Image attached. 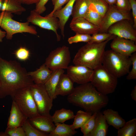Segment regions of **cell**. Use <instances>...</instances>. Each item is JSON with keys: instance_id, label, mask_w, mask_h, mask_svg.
Here are the masks:
<instances>
[{"instance_id": "1", "label": "cell", "mask_w": 136, "mask_h": 136, "mask_svg": "<svg viewBox=\"0 0 136 136\" xmlns=\"http://www.w3.org/2000/svg\"><path fill=\"white\" fill-rule=\"evenodd\" d=\"M0 98L10 96L34 83L26 69L15 60L7 61L0 56Z\"/></svg>"}, {"instance_id": "2", "label": "cell", "mask_w": 136, "mask_h": 136, "mask_svg": "<svg viewBox=\"0 0 136 136\" xmlns=\"http://www.w3.org/2000/svg\"><path fill=\"white\" fill-rule=\"evenodd\" d=\"M67 100L70 103L92 113L99 111L109 101L107 95L98 92L90 82L74 88L68 95Z\"/></svg>"}, {"instance_id": "3", "label": "cell", "mask_w": 136, "mask_h": 136, "mask_svg": "<svg viewBox=\"0 0 136 136\" xmlns=\"http://www.w3.org/2000/svg\"><path fill=\"white\" fill-rule=\"evenodd\" d=\"M116 36L114 35L100 43H87L81 47L73 60L75 65L84 66L93 70L102 64V57L108 43Z\"/></svg>"}, {"instance_id": "4", "label": "cell", "mask_w": 136, "mask_h": 136, "mask_svg": "<svg viewBox=\"0 0 136 136\" xmlns=\"http://www.w3.org/2000/svg\"><path fill=\"white\" fill-rule=\"evenodd\" d=\"M102 64L118 78L128 74L131 65V62L130 57L124 56L111 49L104 51Z\"/></svg>"}, {"instance_id": "5", "label": "cell", "mask_w": 136, "mask_h": 136, "mask_svg": "<svg viewBox=\"0 0 136 136\" xmlns=\"http://www.w3.org/2000/svg\"><path fill=\"white\" fill-rule=\"evenodd\" d=\"M117 79L101 64L93 70L90 82L98 92L107 95L115 91Z\"/></svg>"}, {"instance_id": "6", "label": "cell", "mask_w": 136, "mask_h": 136, "mask_svg": "<svg viewBox=\"0 0 136 136\" xmlns=\"http://www.w3.org/2000/svg\"><path fill=\"white\" fill-rule=\"evenodd\" d=\"M12 15V14L7 11H2L0 14V27L6 32V37L7 39H11L13 35L18 33L37 34L35 26L29 25V23L27 21L21 22L14 20Z\"/></svg>"}, {"instance_id": "7", "label": "cell", "mask_w": 136, "mask_h": 136, "mask_svg": "<svg viewBox=\"0 0 136 136\" xmlns=\"http://www.w3.org/2000/svg\"><path fill=\"white\" fill-rule=\"evenodd\" d=\"M30 87L23 88L17 91L12 98L27 117L31 118L40 115L31 93Z\"/></svg>"}, {"instance_id": "8", "label": "cell", "mask_w": 136, "mask_h": 136, "mask_svg": "<svg viewBox=\"0 0 136 136\" xmlns=\"http://www.w3.org/2000/svg\"><path fill=\"white\" fill-rule=\"evenodd\" d=\"M30 87L39 114L50 117V112L53 106V100L46 90L44 84L34 83Z\"/></svg>"}, {"instance_id": "9", "label": "cell", "mask_w": 136, "mask_h": 136, "mask_svg": "<svg viewBox=\"0 0 136 136\" xmlns=\"http://www.w3.org/2000/svg\"><path fill=\"white\" fill-rule=\"evenodd\" d=\"M71 60L70 51L67 46L64 45L52 51L44 63L51 70L66 69Z\"/></svg>"}, {"instance_id": "10", "label": "cell", "mask_w": 136, "mask_h": 136, "mask_svg": "<svg viewBox=\"0 0 136 136\" xmlns=\"http://www.w3.org/2000/svg\"><path fill=\"white\" fill-rule=\"evenodd\" d=\"M27 20L29 23L41 28L53 31L56 35L57 41L60 40V36L57 32V30L59 28V21L57 18L53 16L48 15L43 17L35 9L31 11Z\"/></svg>"}, {"instance_id": "11", "label": "cell", "mask_w": 136, "mask_h": 136, "mask_svg": "<svg viewBox=\"0 0 136 136\" xmlns=\"http://www.w3.org/2000/svg\"><path fill=\"white\" fill-rule=\"evenodd\" d=\"M128 19L131 20L130 12H123L118 9L115 5H109L108 9L103 17L100 27V32H107L112 25L120 20Z\"/></svg>"}, {"instance_id": "12", "label": "cell", "mask_w": 136, "mask_h": 136, "mask_svg": "<svg viewBox=\"0 0 136 136\" xmlns=\"http://www.w3.org/2000/svg\"><path fill=\"white\" fill-rule=\"evenodd\" d=\"M130 20L124 19L111 25L107 32L116 36L136 42V30Z\"/></svg>"}, {"instance_id": "13", "label": "cell", "mask_w": 136, "mask_h": 136, "mask_svg": "<svg viewBox=\"0 0 136 136\" xmlns=\"http://www.w3.org/2000/svg\"><path fill=\"white\" fill-rule=\"evenodd\" d=\"M67 74L74 83L80 85L90 82L93 70L80 65L69 66Z\"/></svg>"}, {"instance_id": "14", "label": "cell", "mask_w": 136, "mask_h": 136, "mask_svg": "<svg viewBox=\"0 0 136 136\" xmlns=\"http://www.w3.org/2000/svg\"><path fill=\"white\" fill-rule=\"evenodd\" d=\"M113 40L110 44L111 48L119 54L129 57L136 52V45L134 41L117 36Z\"/></svg>"}, {"instance_id": "15", "label": "cell", "mask_w": 136, "mask_h": 136, "mask_svg": "<svg viewBox=\"0 0 136 136\" xmlns=\"http://www.w3.org/2000/svg\"><path fill=\"white\" fill-rule=\"evenodd\" d=\"M72 30L76 33L91 35L99 32L100 28L91 23L83 17L73 18L70 24Z\"/></svg>"}, {"instance_id": "16", "label": "cell", "mask_w": 136, "mask_h": 136, "mask_svg": "<svg viewBox=\"0 0 136 136\" xmlns=\"http://www.w3.org/2000/svg\"><path fill=\"white\" fill-rule=\"evenodd\" d=\"M28 119L16 103L13 100L7 127L12 128L22 126L24 122Z\"/></svg>"}, {"instance_id": "17", "label": "cell", "mask_w": 136, "mask_h": 136, "mask_svg": "<svg viewBox=\"0 0 136 136\" xmlns=\"http://www.w3.org/2000/svg\"><path fill=\"white\" fill-rule=\"evenodd\" d=\"M51 116L39 115L35 117L28 119L30 124L39 131L49 134L55 129V126Z\"/></svg>"}, {"instance_id": "18", "label": "cell", "mask_w": 136, "mask_h": 136, "mask_svg": "<svg viewBox=\"0 0 136 136\" xmlns=\"http://www.w3.org/2000/svg\"><path fill=\"white\" fill-rule=\"evenodd\" d=\"M76 0H70L66 5L61 9L56 11L53 16L57 18L59 21V28L63 38L64 37L65 25L71 15L73 7Z\"/></svg>"}, {"instance_id": "19", "label": "cell", "mask_w": 136, "mask_h": 136, "mask_svg": "<svg viewBox=\"0 0 136 136\" xmlns=\"http://www.w3.org/2000/svg\"><path fill=\"white\" fill-rule=\"evenodd\" d=\"M74 82L67 74H62L60 76L56 87L55 95L64 96L68 95L74 90Z\"/></svg>"}, {"instance_id": "20", "label": "cell", "mask_w": 136, "mask_h": 136, "mask_svg": "<svg viewBox=\"0 0 136 136\" xmlns=\"http://www.w3.org/2000/svg\"><path fill=\"white\" fill-rule=\"evenodd\" d=\"M64 73V70L62 69L52 71L50 77L44 84L46 90L53 100L57 97L55 95L56 87L60 76Z\"/></svg>"}, {"instance_id": "21", "label": "cell", "mask_w": 136, "mask_h": 136, "mask_svg": "<svg viewBox=\"0 0 136 136\" xmlns=\"http://www.w3.org/2000/svg\"><path fill=\"white\" fill-rule=\"evenodd\" d=\"M52 72L44 63L36 70L28 72L34 83L44 84L50 77Z\"/></svg>"}, {"instance_id": "22", "label": "cell", "mask_w": 136, "mask_h": 136, "mask_svg": "<svg viewBox=\"0 0 136 136\" xmlns=\"http://www.w3.org/2000/svg\"><path fill=\"white\" fill-rule=\"evenodd\" d=\"M102 113L97 112L94 127L88 136H106L108 130V125Z\"/></svg>"}, {"instance_id": "23", "label": "cell", "mask_w": 136, "mask_h": 136, "mask_svg": "<svg viewBox=\"0 0 136 136\" xmlns=\"http://www.w3.org/2000/svg\"><path fill=\"white\" fill-rule=\"evenodd\" d=\"M102 113L108 124L116 129L118 130L122 127L126 123L117 111L111 109L105 110Z\"/></svg>"}, {"instance_id": "24", "label": "cell", "mask_w": 136, "mask_h": 136, "mask_svg": "<svg viewBox=\"0 0 136 136\" xmlns=\"http://www.w3.org/2000/svg\"><path fill=\"white\" fill-rule=\"evenodd\" d=\"M19 0H3L1 11L20 15L26 11Z\"/></svg>"}, {"instance_id": "25", "label": "cell", "mask_w": 136, "mask_h": 136, "mask_svg": "<svg viewBox=\"0 0 136 136\" xmlns=\"http://www.w3.org/2000/svg\"><path fill=\"white\" fill-rule=\"evenodd\" d=\"M90 4V0H76L71 15L73 18L84 17Z\"/></svg>"}, {"instance_id": "26", "label": "cell", "mask_w": 136, "mask_h": 136, "mask_svg": "<svg viewBox=\"0 0 136 136\" xmlns=\"http://www.w3.org/2000/svg\"><path fill=\"white\" fill-rule=\"evenodd\" d=\"M55 125V129L49 134V136H72L77 133L71 125L64 123H56Z\"/></svg>"}, {"instance_id": "27", "label": "cell", "mask_w": 136, "mask_h": 136, "mask_svg": "<svg viewBox=\"0 0 136 136\" xmlns=\"http://www.w3.org/2000/svg\"><path fill=\"white\" fill-rule=\"evenodd\" d=\"M75 115L70 110L64 108L56 110L51 118L53 122L56 123H64L66 121L74 119Z\"/></svg>"}, {"instance_id": "28", "label": "cell", "mask_w": 136, "mask_h": 136, "mask_svg": "<svg viewBox=\"0 0 136 136\" xmlns=\"http://www.w3.org/2000/svg\"><path fill=\"white\" fill-rule=\"evenodd\" d=\"M93 113L81 110L78 111L74 118V120L71 125L72 128L76 129L81 127L91 117Z\"/></svg>"}, {"instance_id": "29", "label": "cell", "mask_w": 136, "mask_h": 136, "mask_svg": "<svg viewBox=\"0 0 136 136\" xmlns=\"http://www.w3.org/2000/svg\"><path fill=\"white\" fill-rule=\"evenodd\" d=\"M118 136H135L136 134V119L126 122L124 125L118 130Z\"/></svg>"}, {"instance_id": "30", "label": "cell", "mask_w": 136, "mask_h": 136, "mask_svg": "<svg viewBox=\"0 0 136 136\" xmlns=\"http://www.w3.org/2000/svg\"><path fill=\"white\" fill-rule=\"evenodd\" d=\"M83 17L99 28L103 18L91 4L88 10Z\"/></svg>"}, {"instance_id": "31", "label": "cell", "mask_w": 136, "mask_h": 136, "mask_svg": "<svg viewBox=\"0 0 136 136\" xmlns=\"http://www.w3.org/2000/svg\"><path fill=\"white\" fill-rule=\"evenodd\" d=\"M22 127L26 136H49V134L41 132L34 127L28 119L23 124Z\"/></svg>"}, {"instance_id": "32", "label": "cell", "mask_w": 136, "mask_h": 136, "mask_svg": "<svg viewBox=\"0 0 136 136\" xmlns=\"http://www.w3.org/2000/svg\"><path fill=\"white\" fill-rule=\"evenodd\" d=\"M97 112H95L93 113L90 118L81 127V131L84 136H88L94 129Z\"/></svg>"}, {"instance_id": "33", "label": "cell", "mask_w": 136, "mask_h": 136, "mask_svg": "<svg viewBox=\"0 0 136 136\" xmlns=\"http://www.w3.org/2000/svg\"><path fill=\"white\" fill-rule=\"evenodd\" d=\"M92 5L103 17L107 11L109 5L105 0H90Z\"/></svg>"}, {"instance_id": "34", "label": "cell", "mask_w": 136, "mask_h": 136, "mask_svg": "<svg viewBox=\"0 0 136 136\" xmlns=\"http://www.w3.org/2000/svg\"><path fill=\"white\" fill-rule=\"evenodd\" d=\"M91 39V35L76 33V35L69 38L67 40L68 42L70 44L79 42L88 43Z\"/></svg>"}, {"instance_id": "35", "label": "cell", "mask_w": 136, "mask_h": 136, "mask_svg": "<svg viewBox=\"0 0 136 136\" xmlns=\"http://www.w3.org/2000/svg\"><path fill=\"white\" fill-rule=\"evenodd\" d=\"M114 35L109 33H95L91 36V39L88 43H100L104 42L113 36Z\"/></svg>"}, {"instance_id": "36", "label": "cell", "mask_w": 136, "mask_h": 136, "mask_svg": "<svg viewBox=\"0 0 136 136\" xmlns=\"http://www.w3.org/2000/svg\"><path fill=\"white\" fill-rule=\"evenodd\" d=\"M131 62L132 68L127 74L126 79L128 80L136 79V52L133 53L130 57Z\"/></svg>"}, {"instance_id": "37", "label": "cell", "mask_w": 136, "mask_h": 136, "mask_svg": "<svg viewBox=\"0 0 136 136\" xmlns=\"http://www.w3.org/2000/svg\"><path fill=\"white\" fill-rule=\"evenodd\" d=\"M115 4L118 9L123 12H130L131 10L129 0H116Z\"/></svg>"}, {"instance_id": "38", "label": "cell", "mask_w": 136, "mask_h": 136, "mask_svg": "<svg viewBox=\"0 0 136 136\" xmlns=\"http://www.w3.org/2000/svg\"><path fill=\"white\" fill-rule=\"evenodd\" d=\"M16 58L19 60L25 61L30 56L29 50L24 47H21L15 53Z\"/></svg>"}, {"instance_id": "39", "label": "cell", "mask_w": 136, "mask_h": 136, "mask_svg": "<svg viewBox=\"0 0 136 136\" xmlns=\"http://www.w3.org/2000/svg\"><path fill=\"white\" fill-rule=\"evenodd\" d=\"M8 136H26L22 126L7 128L5 131Z\"/></svg>"}, {"instance_id": "40", "label": "cell", "mask_w": 136, "mask_h": 136, "mask_svg": "<svg viewBox=\"0 0 136 136\" xmlns=\"http://www.w3.org/2000/svg\"><path fill=\"white\" fill-rule=\"evenodd\" d=\"M70 0H51L53 9L51 12L48 15L52 16L53 13L56 11L61 9L62 6L66 4Z\"/></svg>"}, {"instance_id": "41", "label": "cell", "mask_w": 136, "mask_h": 136, "mask_svg": "<svg viewBox=\"0 0 136 136\" xmlns=\"http://www.w3.org/2000/svg\"><path fill=\"white\" fill-rule=\"evenodd\" d=\"M49 0H40L39 2L36 4L35 10L40 14L43 13L46 10L45 5Z\"/></svg>"}, {"instance_id": "42", "label": "cell", "mask_w": 136, "mask_h": 136, "mask_svg": "<svg viewBox=\"0 0 136 136\" xmlns=\"http://www.w3.org/2000/svg\"><path fill=\"white\" fill-rule=\"evenodd\" d=\"M131 9L133 20V26L136 29V0H129Z\"/></svg>"}, {"instance_id": "43", "label": "cell", "mask_w": 136, "mask_h": 136, "mask_svg": "<svg viewBox=\"0 0 136 136\" xmlns=\"http://www.w3.org/2000/svg\"><path fill=\"white\" fill-rule=\"evenodd\" d=\"M22 4L30 5L33 4H36L40 0H19Z\"/></svg>"}, {"instance_id": "44", "label": "cell", "mask_w": 136, "mask_h": 136, "mask_svg": "<svg viewBox=\"0 0 136 136\" xmlns=\"http://www.w3.org/2000/svg\"><path fill=\"white\" fill-rule=\"evenodd\" d=\"M131 96L132 99L134 101H136V86H134L132 90L131 94Z\"/></svg>"}, {"instance_id": "45", "label": "cell", "mask_w": 136, "mask_h": 136, "mask_svg": "<svg viewBox=\"0 0 136 136\" xmlns=\"http://www.w3.org/2000/svg\"><path fill=\"white\" fill-rule=\"evenodd\" d=\"M6 32L3 31L0 28V42L2 41L3 39L5 36H6Z\"/></svg>"}, {"instance_id": "46", "label": "cell", "mask_w": 136, "mask_h": 136, "mask_svg": "<svg viewBox=\"0 0 136 136\" xmlns=\"http://www.w3.org/2000/svg\"><path fill=\"white\" fill-rule=\"evenodd\" d=\"M109 5H115L116 0H105Z\"/></svg>"}, {"instance_id": "47", "label": "cell", "mask_w": 136, "mask_h": 136, "mask_svg": "<svg viewBox=\"0 0 136 136\" xmlns=\"http://www.w3.org/2000/svg\"><path fill=\"white\" fill-rule=\"evenodd\" d=\"M0 136H8V135L5 132H0Z\"/></svg>"}, {"instance_id": "48", "label": "cell", "mask_w": 136, "mask_h": 136, "mask_svg": "<svg viewBox=\"0 0 136 136\" xmlns=\"http://www.w3.org/2000/svg\"><path fill=\"white\" fill-rule=\"evenodd\" d=\"M3 0H0V11H1L2 3Z\"/></svg>"}, {"instance_id": "49", "label": "cell", "mask_w": 136, "mask_h": 136, "mask_svg": "<svg viewBox=\"0 0 136 136\" xmlns=\"http://www.w3.org/2000/svg\"><path fill=\"white\" fill-rule=\"evenodd\" d=\"M0 87H1V84H0Z\"/></svg>"}]
</instances>
